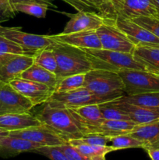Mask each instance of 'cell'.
Here are the masks:
<instances>
[{
    "instance_id": "6da1fadb",
    "label": "cell",
    "mask_w": 159,
    "mask_h": 160,
    "mask_svg": "<svg viewBox=\"0 0 159 160\" xmlns=\"http://www.w3.org/2000/svg\"><path fill=\"white\" fill-rule=\"evenodd\" d=\"M50 48L57 61L55 74L59 79L70 75L87 73L95 69L94 57L84 48L54 41Z\"/></svg>"
},
{
    "instance_id": "7a4b0ae2",
    "label": "cell",
    "mask_w": 159,
    "mask_h": 160,
    "mask_svg": "<svg viewBox=\"0 0 159 160\" xmlns=\"http://www.w3.org/2000/svg\"><path fill=\"white\" fill-rule=\"evenodd\" d=\"M84 87L105 102L125 95V86L118 72L107 69H93L85 74Z\"/></svg>"
},
{
    "instance_id": "3957f363",
    "label": "cell",
    "mask_w": 159,
    "mask_h": 160,
    "mask_svg": "<svg viewBox=\"0 0 159 160\" xmlns=\"http://www.w3.org/2000/svg\"><path fill=\"white\" fill-rule=\"evenodd\" d=\"M43 124L46 125L66 142L84 136L77 123L68 109L45 106L36 115Z\"/></svg>"
},
{
    "instance_id": "277c9868",
    "label": "cell",
    "mask_w": 159,
    "mask_h": 160,
    "mask_svg": "<svg viewBox=\"0 0 159 160\" xmlns=\"http://www.w3.org/2000/svg\"><path fill=\"white\" fill-rule=\"evenodd\" d=\"M94 58L95 67L118 72L122 69L146 70V67L136 59L132 53L100 49H85Z\"/></svg>"
},
{
    "instance_id": "5b68a950",
    "label": "cell",
    "mask_w": 159,
    "mask_h": 160,
    "mask_svg": "<svg viewBox=\"0 0 159 160\" xmlns=\"http://www.w3.org/2000/svg\"><path fill=\"white\" fill-rule=\"evenodd\" d=\"M126 95L159 92V74L145 70L122 69L118 71Z\"/></svg>"
},
{
    "instance_id": "8992f818",
    "label": "cell",
    "mask_w": 159,
    "mask_h": 160,
    "mask_svg": "<svg viewBox=\"0 0 159 160\" xmlns=\"http://www.w3.org/2000/svg\"><path fill=\"white\" fill-rule=\"evenodd\" d=\"M101 48L121 52L132 53L136 45L115 25L113 19L104 18V22L96 30Z\"/></svg>"
},
{
    "instance_id": "52a82bcc",
    "label": "cell",
    "mask_w": 159,
    "mask_h": 160,
    "mask_svg": "<svg viewBox=\"0 0 159 160\" xmlns=\"http://www.w3.org/2000/svg\"><path fill=\"white\" fill-rule=\"evenodd\" d=\"M0 34L18 45L25 54L31 56L53 43L49 35L29 34L21 31L20 28H9L0 24Z\"/></svg>"
},
{
    "instance_id": "ba28073f",
    "label": "cell",
    "mask_w": 159,
    "mask_h": 160,
    "mask_svg": "<svg viewBox=\"0 0 159 160\" xmlns=\"http://www.w3.org/2000/svg\"><path fill=\"white\" fill-rule=\"evenodd\" d=\"M108 102L95 95L85 87L67 92H53L46 104L51 107L74 109L83 106Z\"/></svg>"
},
{
    "instance_id": "9c48e42d",
    "label": "cell",
    "mask_w": 159,
    "mask_h": 160,
    "mask_svg": "<svg viewBox=\"0 0 159 160\" xmlns=\"http://www.w3.org/2000/svg\"><path fill=\"white\" fill-rule=\"evenodd\" d=\"M34 105L9 83L0 81V115L31 112Z\"/></svg>"
},
{
    "instance_id": "30bf717a",
    "label": "cell",
    "mask_w": 159,
    "mask_h": 160,
    "mask_svg": "<svg viewBox=\"0 0 159 160\" xmlns=\"http://www.w3.org/2000/svg\"><path fill=\"white\" fill-rule=\"evenodd\" d=\"M34 63V57L25 54L6 53L0 56V81L9 83L20 78L22 73Z\"/></svg>"
},
{
    "instance_id": "8fae6325",
    "label": "cell",
    "mask_w": 159,
    "mask_h": 160,
    "mask_svg": "<svg viewBox=\"0 0 159 160\" xmlns=\"http://www.w3.org/2000/svg\"><path fill=\"white\" fill-rule=\"evenodd\" d=\"M12 88L27 98L34 106L45 104L54 92V89L46 84L17 78L9 82Z\"/></svg>"
},
{
    "instance_id": "7c38bea8",
    "label": "cell",
    "mask_w": 159,
    "mask_h": 160,
    "mask_svg": "<svg viewBox=\"0 0 159 160\" xmlns=\"http://www.w3.org/2000/svg\"><path fill=\"white\" fill-rule=\"evenodd\" d=\"M9 135L38 144L41 146H59L67 143L46 125L31 127L20 131H10Z\"/></svg>"
},
{
    "instance_id": "4fadbf2b",
    "label": "cell",
    "mask_w": 159,
    "mask_h": 160,
    "mask_svg": "<svg viewBox=\"0 0 159 160\" xmlns=\"http://www.w3.org/2000/svg\"><path fill=\"white\" fill-rule=\"evenodd\" d=\"M115 23L128 38L137 45L158 47L159 38L153 34L151 31L135 23L131 19L117 17L115 19Z\"/></svg>"
},
{
    "instance_id": "5bb4252c",
    "label": "cell",
    "mask_w": 159,
    "mask_h": 160,
    "mask_svg": "<svg viewBox=\"0 0 159 160\" xmlns=\"http://www.w3.org/2000/svg\"><path fill=\"white\" fill-rule=\"evenodd\" d=\"M70 17L62 34L80 31H96L104 22V17L99 12L79 11L75 14H66Z\"/></svg>"
},
{
    "instance_id": "9a60e30c",
    "label": "cell",
    "mask_w": 159,
    "mask_h": 160,
    "mask_svg": "<svg viewBox=\"0 0 159 160\" xmlns=\"http://www.w3.org/2000/svg\"><path fill=\"white\" fill-rule=\"evenodd\" d=\"M50 38L54 42H62L72 46L84 49H100L101 48L96 31H80L71 34H58L49 35Z\"/></svg>"
},
{
    "instance_id": "2e32d148",
    "label": "cell",
    "mask_w": 159,
    "mask_h": 160,
    "mask_svg": "<svg viewBox=\"0 0 159 160\" xmlns=\"http://www.w3.org/2000/svg\"><path fill=\"white\" fill-rule=\"evenodd\" d=\"M138 17H159V11L152 0H121L116 18L133 19Z\"/></svg>"
},
{
    "instance_id": "e0dca14e",
    "label": "cell",
    "mask_w": 159,
    "mask_h": 160,
    "mask_svg": "<svg viewBox=\"0 0 159 160\" xmlns=\"http://www.w3.org/2000/svg\"><path fill=\"white\" fill-rule=\"evenodd\" d=\"M76 120L81 132L84 135L86 129L101 124L104 120L99 104L83 106L74 109H68Z\"/></svg>"
},
{
    "instance_id": "ac0fdd59",
    "label": "cell",
    "mask_w": 159,
    "mask_h": 160,
    "mask_svg": "<svg viewBox=\"0 0 159 160\" xmlns=\"http://www.w3.org/2000/svg\"><path fill=\"white\" fill-rule=\"evenodd\" d=\"M137 124L128 120H104L100 125L91 127L84 131V135L87 134H101L108 137H115L123 134H129L137 128Z\"/></svg>"
},
{
    "instance_id": "d6986e66",
    "label": "cell",
    "mask_w": 159,
    "mask_h": 160,
    "mask_svg": "<svg viewBox=\"0 0 159 160\" xmlns=\"http://www.w3.org/2000/svg\"><path fill=\"white\" fill-rule=\"evenodd\" d=\"M42 123L36 116L31 112L6 113L0 115V128L10 131H20L26 128L41 125Z\"/></svg>"
},
{
    "instance_id": "ffe728a7",
    "label": "cell",
    "mask_w": 159,
    "mask_h": 160,
    "mask_svg": "<svg viewBox=\"0 0 159 160\" xmlns=\"http://www.w3.org/2000/svg\"><path fill=\"white\" fill-rule=\"evenodd\" d=\"M113 102L129 116L131 121L137 125L146 124L159 120V109H148L117 100L113 101Z\"/></svg>"
},
{
    "instance_id": "44dd1931",
    "label": "cell",
    "mask_w": 159,
    "mask_h": 160,
    "mask_svg": "<svg viewBox=\"0 0 159 160\" xmlns=\"http://www.w3.org/2000/svg\"><path fill=\"white\" fill-rule=\"evenodd\" d=\"M41 147L38 144L20 138L7 135L0 138V156L9 158L16 156L22 152H32Z\"/></svg>"
},
{
    "instance_id": "7402d4cb",
    "label": "cell",
    "mask_w": 159,
    "mask_h": 160,
    "mask_svg": "<svg viewBox=\"0 0 159 160\" xmlns=\"http://www.w3.org/2000/svg\"><path fill=\"white\" fill-rule=\"evenodd\" d=\"M131 136L143 142L145 147L159 148V121L152 122L143 125H137V128L130 133Z\"/></svg>"
},
{
    "instance_id": "603a6c76",
    "label": "cell",
    "mask_w": 159,
    "mask_h": 160,
    "mask_svg": "<svg viewBox=\"0 0 159 160\" xmlns=\"http://www.w3.org/2000/svg\"><path fill=\"white\" fill-rule=\"evenodd\" d=\"M20 78L46 84L54 90L59 81L55 73L43 68L34 62L22 73Z\"/></svg>"
},
{
    "instance_id": "cb8c5ba5",
    "label": "cell",
    "mask_w": 159,
    "mask_h": 160,
    "mask_svg": "<svg viewBox=\"0 0 159 160\" xmlns=\"http://www.w3.org/2000/svg\"><path fill=\"white\" fill-rule=\"evenodd\" d=\"M132 55L137 61L146 67V70H159L158 47L137 45Z\"/></svg>"
},
{
    "instance_id": "d4e9b609",
    "label": "cell",
    "mask_w": 159,
    "mask_h": 160,
    "mask_svg": "<svg viewBox=\"0 0 159 160\" xmlns=\"http://www.w3.org/2000/svg\"><path fill=\"white\" fill-rule=\"evenodd\" d=\"M68 143L75 147L81 154L90 160H106V155L114 151L113 148L111 145H90L82 143L76 139L70 141Z\"/></svg>"
},
{
    "instance_id": "484cf974",
    "label": "cell",
    "mask_w": 159,
    "mask_h": 160,
    "mask_svg": "<svg viewBox=\"0 0 159 160\" xmlns=\"http://www.w3.org/2000/svg\"><path fill=\"white\" fill-rule=\"evenodd\" d=\"M116 100L148 109H159V92L125 95Z\"/></svg>"
},
{
    "instance_id": "4316f807",
    "label": "cell",
    "mask_w": 159,
    "mask_h": 160,
    "mask_svg": "<svg viewBox=\"0 0 159 160\" xmlns=\"http://www.w3.org/2000/svg\"><path fill=\"white\" fill-rule=\"evenodd\" d=\"M33 57H34V63L41 66L52 73H56L58 69L57 61L54 52L50 46L37 51Z\"/></svg>"
},
{
    "instance_id": "83f0119b",
    "label": "cell",
    "mask_w": 159,
    "mask_h": 160,
    "mask_svg": "<svg viewBox=\"0 0 159 160\" xmlns=\"http://www.w3.org/2000/svg\"><path fill=\"white\" fill-rule=\"evenodd\" d=\"M86 73L70 75L59 79L54 92H67L84 87Z\"/></svg>"
},
{
    "instance_id": "f1b7e54d",
    "label": "cell",
    "mask_w": 159,
    "mask_h": 160,
    "mask_svg": "<svg viewBox=\"0 0 159 160\" xmlns=\"http://www.w3.org/2000/svg\"><path fill=\"white\" fill-rule=\"evenodd\" d=\"M16 12L26 13L37 18H45L49 6L37 2H22L13 5Z\"/></svg>"
},
{
    "instance_id": "f546056e",
    "label": "cell",
    "mask_w": 159,
    "mask_h": 160,
    "mask_svg": "<svg viewBox=\"0 0 159 160\" xmlns=\"http://www.w3.org/2000/svg\"><path fill=\"white\" fill-rule=\"evenodd\" d=\"M110 143L111 146L113 148L114 151L132 148H144L145 147L143 142H142L141 141L136 138L132 137L129 134L111 138Z\"/></svg>"
},
{
    "instance_id": "4dcf8cb0",
    "label": "cell",
    "mask_w": 159,
    "mask_h": 160,
    "mask_svg": "<svg viewBox=\"0 0 159 160\" xmlns=\"http://www.w3.org/2000/svg\"><path fill=\"white\" fill-rule=\"evenodd\" d=\"M100 110L104 120H128L131 121L129 116L114 104L113 101L99 104Z\"/></svg>"
},
{
    "instance_id": "1f68e13d",
    "label": "cell",
    "mask_w": 159,
    "mask_h": 160,
    "mask_svg": "<svg viewBox=\"0 0 159 160\" xmlns=\"http://www.w3.org/2000/svg\"><path fill=\"white\" fill-rule=\"evenodd\" d=\"M121 5V0H96L99 13L104 18L115 20Z\"/></svg>"
},
{
    "instance_id": "d6a6232c",
    "label": "cell",
    "mask_w": 159,
    "mask_h": 160,
    "mask_svg": "<svg viewBox=\"0 0 159 160\" xmlns=\"http://www.w3.org/2000/svg\"><path fill=\"white\" fill-rule=\"evenodd\" d=\"M131 20L151 31L159 38V17H138Z\"/></svg>"
},
{
    "instance_id": "836d02e7",
    "label": "cell",
    "mask_w": 159,
    "mask_h": 160,
    "mask_svg": "<svg viewBox=\"0 0 159 160\" xmlns=\"http://www.w3.org/2000/svg\"><path fill=\"white\" fill-rule=\"evenodd\" d=\"M33 152L43 155L51 160H69L58 146H41L36 148Z\"/></svg>"
},
{
    "instance_id": "e575fe53",
    "label": "cell",
    "mask_w": 159,
    "mask_h": 160,
    "mask_svg": "<svg viewBox=\"0 0 159 160\" xmlns=\"http://www.w3.org/2000/svg\"><path fill=\"white\" fill-rule=\"evenodd\" d=\"M82 143L90 145L106 146L111 142V137L101 134H87L79 139H76Z\"/></svg>"
},
{
    "instance_id": "d590c367",
    "label": "cell",
    "mask_w": 159,
    "mask_h": 160,
    "mask_svg": "<svg viewBox=\"0 0 159 160\" xmlns=\"http://www.w3.org/2000/svg\"><path fill=\"white\" fill-rule=\"evenodd\" d=\"M73 6L76 11L99 12L96 6V0H62Z\"/></svg>"
},
{
    "instance_id": "8d00e7d4",
    "label": "cell",
    "mask_w": 159,
    "mask_h": 160,
    "mask_svg": "<svg viewBox=\"0 0 159 160\" xmlns=\"http://www.w3.org/2000/svg\"><path fill=\"white\" fill-rule=\"evenodd\" d=\"M6 53L25 54L23 50L18 45L0 34V56Z\"/></svg>"
},
{
    "instance_id": "74e56055",
    "label": "cell",
    "mask_w": 159,
    "mask_h": 160,
    "mask_svg": "<svg viewBox=\"0 0 159 160\" xmlns=\"http://www.w3.org/2000/svg\"><path fill=\"white\" fill-rule=\"evenodd\" d=\"M16 12L9 0H0V23L12 18Z\"/></svg>"
},
{
    "instance_id": "f35d334b",
    "label": "cell",
    "mask_w": 159,
    "mask_h": 160,
    "mask_svg": "<svg viewBox=\"0 0 159 160\" xmlns=\"http://www.w3.org/2000/svg\"><path fill=\"white\" fill-rule=\"evenodd\" d=\"M58 147L66 156L69 160H90L85 157L84 155L81 154L75 147H73L68 142Z\"/></svg>"
},
{
    "instance_id": "ab89813d",
    "label": "cell",
    "mask_w": 159,
    "mask_h": 160,
    "mask_svg": "<svg viewBox=\"0 0 159 160\" xmlns=\"http://www.w3.org/2000/svg\"><path fill=\"white\" fill-rule=\"evenodd\" d=\"M13 6L14 4L17 3H22V2H37V3H42V4L48 5L49 7L55 8V6L54 5L53 0H9Z\"/></svg>"
},
{
    "instance_id": "60d3db41",
    "label": "cell",
    "mask_w": 159,
    "mask_h": 160,
    "mask_svg": "<svg viewBox=\"0 0 159 160\" xmlns=\"http://www.w3.org/2000/svg\"><path fill=\"white\" fill-rule=\"evenodd\" d=\"M145 150L151 160H159V148H148Z\"/></svg>"
},
{
    "instance_id": "b9f144b4",
    "label": "cell",
    "mask_w": 159,
    "mask_h": 160,
    "mask_svg": "<svg viewBox=\"0 0 159 160\" xmlns=\"http://www.w3.org/2000/svg\"><path fill=\"white\" fill-rule=\"evenodd\" d=\"M9 132L8 131H6V130L0 128V138L5 137V136L9 135Z\"/></svg>"
},
{
    "instance_id": "7bdbcfd3",
    "label": "cell",
    "mask_w": 159,
    "mask_h": 160,
    "mask_svg": "<svg viewBox=\"0 0 159 160\" xmlns=\"http://www.w3.org/2000/svg\"><path fill=\"white\" fill-rule=\"evenodd\" d=\"M152 2L154 3L155 7L157 8V10L159 11V0H152Z\"/></svg>"
},
{
    "instance_id": "ee69618b",
    "label": "cell",
    "mask_w": 159,
    "mask_h": 160,
    "mask_svg": "<svg viewBox=\"0 0 159 160\" xmlns=\"http://www.w3.org/2000/svg\"><path fill=\"white\" fill-rule=\"evenodd\" d=\"M147 70L153 72V73H157V74H159V70Z\"/></svg>"
},
{
    "instance_id": "f6af8a7d",
    "label": "cell",
    "mask_w": 159,
    "mask_h": 160,
    "mask_svg": "<svg viewBox=\"0 0 159 160\" xmlns=\"http://www.w3.org/2000/svg\"><path fill=\"white\" fill-rule=\"evenodd\" d=\"M158 121H159V120H158Z\"/></svg>"
}]
</instances>
